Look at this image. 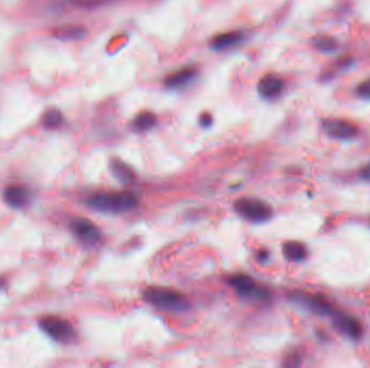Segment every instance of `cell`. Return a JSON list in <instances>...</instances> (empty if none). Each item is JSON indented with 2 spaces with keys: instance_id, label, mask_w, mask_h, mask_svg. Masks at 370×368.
<instances>
[{
  "instance_id": "6da1fadb",
  "label": "cell",
  "mask_w": 370,
  "mask_h": 368,
  "mask_svg": "<svg viewBox=\"0 0 370 368\" xmlns=\"http://www.w3.org/2000/svg\"><path fill=\"white\" fill-rule=\"evenodd\" d=\"M139 200L132 192H107L94 194L88 200V205L96 211L123 213L138 205Z\"/></svg>"
},
{
  "instance_id": "7a4b0ae2",
  "label": "cell",
  "mask_w": 370,
  "mask_h": 368,
  "mask_svg": "<svg viewBox=\"0 0 370 368\" xmlns=\"http://www.w3.org/2000/svg\"><path fill=\"white\" fill-rule=\"evenodd\" d=\"M146 300L156 307L169 311H184L188 308V302L179 293L167 288H148L146 294Z\"/></svg>"
},
{
  "instance_id": "3957f363",
  "label": "cell",
  "mask_w": 370,
  "mask_h": 368,
  "mask_svg": "<svg viewBox=\"0 0 370 368\" xmlns=\"http://www.w3.org/2000/svg\"><path fill=\"white\" fill-rule=\"evenodd\" d=\"M40 329L45 333L47 336L58 342H71L75 338L74 327L67 320L60 317H44L39 320Z\"/></svg>"
},
{
  "instance_id": "277c9868",
  "label": "cell",
  "mask_w": 370,
  "mask_h": 368,
  "mask_svg": "<svg viewBox=\"0 0 370 368\" xmlns=\"http://www.w3.org/2000/svg\"><path fill=\"white\" fill-rule=\"evenodd\" d=\"M292 302L300 304L302 307L308 309V311L319 315H328L333 317L336 313L335 308L326 300V298L321 297V295L306 294L303 292H292L289 296Z\"/></svg>"
},
{
  "instance_id": "5b68a950",
  "label": "cell",
  "mask_w": 370,
  "mask_h": 368,
  "mask_svg": "<svg viewBox=\"0 0 370 368\" xmlns=\"http://www.w3.org/2000/svg\"><path fill=\"white\" fill-rule=\"evenodd\" d=\"M237 213L252 221H265L271 219L272 209L267 203L257 199L238 200L235 203Z\"/></svg>"
},
{
  "instance_id": "8992f818",
  "label": "cell",
  "mask_w": 370,
  "mask_h": 368,
  "mask_svg": "<svg viewBox=\"0 0 370 368\" xmlns=\"http://www.w3.org/2000/svg\"><path fill=\"white\" fill-rule=\"evenodd\" d=\"M324 131L335 140H350L358 136V129L353 123L341 119H328L323 122Z\"/></svg>"
},
{
  "instance_id": "52a82bcc",
  "label": "cell",
  "mask_w": 370,
  "mask_h": 368,
  "mask_svg": "<svg viewBox=\"0 0 370 368\" xmlns=\"http://www.w3.org/2000/svg\"><path fill=\"white\" fill-rule=\"evenodd\" d=\"M333 325L340 331L341 334L352 339L358 340L363 335V327L360 321L348 314L339 313L338 311L333 315Z\"/></svg>"
},
{
  "instance_id": "ba28073f",
  "label": "cell",
  "mask_w": 370,
  "mask_h": 368,
  "mask_svg": "<svg viewBox=\"0 0 370 368\" xmlns=\"http://www.w3.org/2000/svg\"><path fill=\"white\" fill-rule=\"evenodd\" d=\"M3 200L12 209H24L32 200V192L24 185H9L3 192Z\"/></svg>"
},
{
  "instance_id": "9c48e42d",
  "label": "cell",
  "mask_w": 370,
  "mask_h": 368,
  "mask_svg": "<svg viewBox=\"0 0 370 368\" xmlns=\"http://www.w3.org/2000/svg\"><path fill=\"white\" fill-rule=\"evenodd\" d=\"M71 228L77 238L85 243H96L101 237L99 229L96 228V225L86 219H73Z\"/></svg>"
},
{
  "instance_id": "30bf717a",
  "label": "cell",
  "mask_w": 370,
  "mask_h": 368,
  "mask_svg": "<svg viewBox=\"0 0 370 368\" xmlns=\"http://www.w3.org/2000/svg\"><path fill=\"white\" fill-rule=\"evenodd\" d=\"M257 90L263 98H274L284 90V82L276 75H265L258 82Z\"/></svg>"
},
{
  "instance_id": "8fae6325",
  "label": "cell",
  "mask_w": 370,
  "mask_h": 368,
  "mask_svg": "<svg viewBox=\"0 0 370 368\" xmlns=\"http://www.w3.org/2000/svg\"><path fill=\"white\" fill-rule=\"evenodd\" d=\"M197 76V69L186 66L173 71L165 78V86L169 89H181L188 86Z\"/></svg>"
},
{
  "instance_id": "7c38bea8",
  "label": "cell",
  "mask_w": 370,
  "mask_h": 368,
  "mask_svg": "<svg viewBox=\"0 0 370 368\" xmlns=\"http://www.w3.org/2000/svg\"><path fill=\"white\" fill-rule=\"evenodd\" d=\"M231 285L236 288L243 296H254V295L259 294L262 300H267L269 298V293L267 291L257 290L254 281L252 277H247V275H237L234 277H231L229 280Z\"/></svg>"
},
{
  "instance_id": "4fadbf2b",
  "label": "cell",
  "mask_w": 370,
  "mask_h": 368,
  "mask_svg": "<svg viewBox=\"0 0 370 368\" xmlns=\"http://www.w3.org/2000/svg\"><path fill=\"white\" fill-rule=\"evenodd\" d=\"M244 39V34L240 30H231V32L222 33L217 35L210 42V47L217 51L231 49L237 44H240Z\"/></svg>"
},
{
  "instance_id": "5bb4252c",
  "label": "cell",
  "mask_w": 370,
  "mask_h": 368,
  "mask_svg": "<svg viewBox=\"0 0 370 368\" xmlns=\"http://www.w3.org/2000/svg\"><path fill=\"white\" fill-rule=\"evenodd\" d=\"M283 252H284L285 257L294 263H301L308 256V250L304 244L297 241H290L285 243Z\"/></svg>"
},
{
  "instance_id": "9a60e30c",
  "label": "cell",
  "mask_w": 370,
  "mask_h": 368,
  "mask_svg": "<svg viewBox=\"0 0 370 368\" xmlns=\"http://www.w3.org/2000/svg\"><path fill=\"white\" fill-rule=\"evenodd\" d=\"M42 120V125L46 129L55 130V129H59L64 123V117H63L59 109L52 107V109H49L44 113Z\"/></svg>"
},
{
  "instance_id": "2e32d148",
  "label": "cell",
  "mask_w": 370,
  "mask_h": 368,
  "mask_svg": "<svg viewBox=\"0 0 370 368\" xmlns=\"http://www.w3.org/2000/svg\"><path fill=\"white\" fill-rule=\"evenodd\" d=\"M157 122L156 116L151 111H142L136 115L134 120V128L140 132L151 130Z\"/></svg>"
},
{
  "instance_id": "e0dca14e",
  "label": "cell",
  "mask_w": 370,
  "mask_h": 368,
  "mask_svg": "<svg viewBox=\"0 0 370 368\" xmlns=\"http://www.w3.org/2000/svg\"><path fill=\"white\" fill-rule=\"evenodd\" d=\"M84 34V28H79V26H72V25L61 26L55 32V37L62 40L78 39V38L82 37Z\"/></svg>"
},
{
  "instance_id": "ac0fdd59",
  "label": "cell",
  "mask_w": 370,
  "mask_h": 368,
  "mask_svg": "<svg viewBox=\"0 0 370 368\" xmlns=\"http://www.w3.org/2000/svg\"><path fill=\"white\" fill-rule=\"evenodd\" d=\"M313 46L319 51L331 52L336 50L337 42L331 36H319L313 40Z\"/></svg>"
},
{
  "instance_id": "d6986e66",
  "label": "cell",
  "mask_w": 370,
  "mask_h": 368,
  "mask_svg": "<svg viewBox=\"0 0 370 368\" xmlns=\"http://www.w3.org/2000/svg\"><path fill=\"white\" fill-rule=\"evenodd\" d=\"M113 172L115 173L117 177L121 179H130L132 177V172L131 169L126 167V165L119 163V161H114L112 165Z\"/></svg>"
},
{
  "instance_id": "ffe728a7",
  "label": "cell",
  "mask_w": 370,
  "mask_h": 368,
  "mask_svg": "<svg viewBox=\"0 0 370 368\" xmlns=\"http://www.w3.org/2000/svg\"><path fill=\"white\" fill-rule=\"evenodd\" d=\"M356 93L360 98L370 100V79L362 82L356 89Z\"/></svg>"
},
{
  "instance_id": "44dd1931",
  "label": "cell",
  "mask_w": 370,
  "mask_h": 368,
  "mask_svg": "<svg viewBox=\"0 0 370 368\" xmlns=\"http://www.w3.org/2000/svg\"><path fill=\"white\" fill-rule=\"evenodd\" d=\"M200 125L204 128H208L210 125H213V117L208 113H202L200 118Z\"/></svg>"
},
{
  "instance_id": "7402d4cb",
  "label": "cell",
  "mask_w": 370,
  "mask_h": 368,
  "mask_svg": "<svg viewBox=\"0 0 370 368\" xmlns=\"http://www.w3.org/2000/svg\"><path fill=\"white\" fill-rule=\"evenodd\" d=\"M360 176L362 179L370 181V163L369 165H365L363 169H360Z\"/></svg>"
}]
</instances>
